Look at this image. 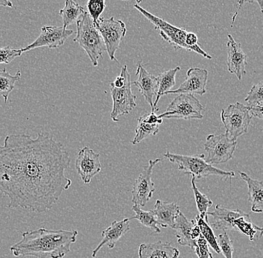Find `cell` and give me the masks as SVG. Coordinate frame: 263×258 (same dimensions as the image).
<instances>
[{
	"mask_svg": "<svg viewBox=\"0 0 263 258\" xmlns=\"http://www.w3.org/2000/svg\"><path fill=\"white\" fill-rule=\"evenodd\" d=\"M164 157L171 163L177 164L181 172L192 175V177H195L196 179L215 175L224 180H231V178L236 176L233 171L221 170L213 167V164L207 163L203 154L184 155L172 153L167 151L164 154Z\"/></svg>",
	"mask_w": 263,
	"mask_h": 258,
	"instance_id": "obj_3",
	"label": "cell"
},
{
	"mask_svg": "<svg viewBox=\"0 0 263 258\" xmlns=\"http://www.w3.org/2000/svg\"><path fill=\"white\" fill-rule=\"evenodd\" d=\"M245 101L248 103V106L263 103V81L253 85Z\"/></svg>",
	"mask_w": 263,
	"mask_h": 258,
	"instance_id": "obj_33",
	"label": "cell"
},
{
	"mask_svg": "<svg viewBox=\"0 0 263 258\" xmlns=\"http://www.w3.org/2000/svg\"><path fill=\"white\" fill-rule=\"evenodd\" d=\"M217 242L224 257L233 258V251H234L233 241L230 239L228 231H223L221 234L218 235L217 237Z\"/></svg>",
	"mask_w": 263,
	"mask_h": 258,
	"instance_id": "obj_31",
	"label": "cell"
},
{
	"mask_svg": "<svg viewBox=\"0 0 263 258\" xmlns=\"http://www.w3.org/2000/svg\"><path fill=\"white\" fill-rule=\"evenodd\" d=\"M246 214V213L241 210L230 209L221 205H217L213 211L207 213L208 216L213 218V221L210 223L212 228L221 231H228L230 229L236 230L235 220Z\"/></svg>",
	"mask_w": 263,
	"mask_h": 258,
	"instance_id": "obj_17",
	"label": "cell"
},
{
	"mask_svg": "<svg viewBox=\"0 0 263 258\" xmlns=\"http://www.w3.org/2000/svg\"><path fill=\"white\" fill-rule=\"evenodd\" d=\"M179 256L180 251L169 242L144 243L139 246V258H178Z\"/></svg>",
	"mask_w": 263,
	"mask_h": 258,
	"instance_id": "obj_19",
	"label": "cell"
},
{
	"mask_svg": "<svg viewBox=\"0 0 263 258\" xmlns=\"http://www.w3.org/2000/svg\"><path fill=\"white\" fill-rule=\"evenodd\" d=\"M238 173L248 185V201L251 204V211L263 214V182L253 179L246 172Z\"/></svg>",
	"mask_w": 263,
	"mask_h": 258,
	"instance_id": "obj_22",
	"label": "cell"
},
{
	"mask_svg": "<svg viewBox=\"0 0 263 258\" xmlns=\"http://www.w3.org/2000/svg\"><path fill=\"white\" fill-rule=\"evenodd\" d=\"M121 1H129V0H121ZM135 1L137 3L138 5H139L140 3H142V0H135Z\"/></svg>",
	"mask_w": 263,
	"mask_h": 258,
	"instance_id": "obj_40",
	"label": "cell"
},
{
	"mask_svg": "<svg viewBox=\"0 0 263 258\" xmlns=\"http://www.w3.org/2000/svg\"><path fill=\"white\" fill-rule=\"evenodd\" d=\"M248 107L251 116H254V117L263 121V103L249 105Z\"/></svg>",
	"mask_w": 263,
	"mask_h": 258,
	"instance_id": "obj_36",
	"label": "cell"
},
{
	"mask_svg": "<svg viewBox=\"0 0 263 258\" xmlns=\"http://www.w3.org/2000/svg\"><path fill=\"white\" fill-rule=\"evenodd\" d=\"M180 70V67L170 69L163 73L159 74L156 77L158 84V91L156 93V100L154 103V108L157 106L161 97L164 96L167 92L172 90L176 85V75Z\"/></svg>",
	"mask_w": 263,
	"mask_h": 258,
	"instance_id": "obj_23",
	"label": "cell"
},
{
	"mask_svg": "<svg viewBox=\"0 0 263 258\" xmlns=\"http://www.w3.org/2000/svg\"><path fill=\"white\" fill-rule=\"evenodd\" d=\"M96 26L104 41L110 59L119 64L115 57V53L127 32L126 24L121 19H115L111 16L109 19L100 18Z\"/></svg>",
	"mask_w": 263,
	"mask_h": 258,
	"instance_id": "obj_8",
	"label": "cell"
},
{
	"mask_svg": "<svg viewBox=\"0 0 263 258\" xmlns=\"http://www.w3.org/2000/svg\"><path fill=\"white\" fill-rule=\"evenodd\" d=\"M22 53L21 49H12L10 46L0 48V64L9 65L16 57L21 56Z\"/></svg>",
	"mask_w": 263,
	"mask_h": 258,
	"instance_id": "obj_34",
	"label": "cell"
},
{
	"mask_svg": "<svg viewBox=\"0 0 263 258\" xmlns=\"http://www.w3.org/2000/svg\"><path fill=\"white\" fill-rule=\"evenodd\" d=\"M210 258H214L213 254H212L211 252H210Z\"/></svg>",
	"mask_w": 263,
	"mask_h": 258,
	"instance_id": "obj_41",
	"label": "cell"
},
{
	"mask_svg": "<svg viewBox=\"0 0 263 258\" xmlns=\"http://www.w3.org/2000/svg\"><path fill=\"white\" fill-rule=\"evenodd\" d=\"M204 107L192 94H178L167 105L165 111L159 115L165 119L201 120Z\"/></svg>",
	"mask_w": 263,
	"mask_h": 258,
	"instance_id": "obj_6",
	"label": "cell"
},
{
	"mask_svg": "<svg viewBox=\"0 0 263 258\" xmlns=\"http://www.w3.org/2000/svg\"><path fill=\"white\" fill-rule=\"evenodd\" d=\"M136 75L138 80L132 82V85H134L139 89L145 100L146 103L152 108V111H159L158 108H154L153 98L156 96L158 91L157 80L155 75H152L143 67L142 63L139 62L137 64V72Z\"/></svg>",
	"mask_w": 263,
	"mask_h": 258,
	"instance_id": "obj_16",
	"label": "cell"
},
{
	"mask_svg": "<svg viewBox=\"0 0 263 258\" xmlns=\"http://www.w3.org/2000/svg\"><path fill=\"white\" fill-rule=\"evenodd\" d=\"M234 225L236 230L248 236L251 241H257L263 235V228L253 224L248 213L235 220Z\"/></svg>",
	"mask_w": 263,
	"mask_h": 258,
	"instance_id": "obj_25",
	"label": "cell"
},
{
	"mask_svg": "<svg viewBox=\"0 0 263 258\" xmlns=\"http://www.w3.org/2000/svg\"><path fill=\"white\" fill-rule=\"evenodd\" d=\"M143 118L144 121L146 123H149V124H159L161 125L163 123V119L160 116H157L156 114V112L154 111H151V113H147L143 115Z\"/></svg>",
	"mask_w": 263,
	"mask_h": 258,
	"instance_id": "obj_37",
	"label": "cell"
},
{
	"mask_svg": "<svg viewBox=\"0 0 263 258\" xmlns=\"http://www.w3.org/2000/svg\"><path fill=\"white\" fill-rule=\"evenodd\" d=\"M159 124H149L144 121L143 116H140L138 119V125L136 128V136L134 139L131 141L133 145H137L140 144L143 140L149 137V136H156L159 133Z\"/></svg>",
	"mask_w": 263,
	"mask_h": 258,
	"instance_id": "obj_29",
	"label": "cell"
},
{
	"mask_svg": "<svg viewBox=\"0 0 263 258\" xmlns=\"http://www.w3.org/2000/svg\"><path fill=\"white\" fill-rule=\"evenodd\" d=\"M159 226L167 227L174 229L176 218L180 212V207L175 202H168L157 200L153 210Z\"/></svg>",
	"mask_w": 263,
	"mask_h": 258,
	"instance_id": "obj_20",
	"label": "cell"
},
{
	"mask_svg": "<svg viewBox=\"0 0 263 258\" xmlns=\"http://www.w3.org/2000/svg\"><path fill=\"white\" fill-rule=\"evenodd\" d=\"M198 258H210L209 244L201 234L196 239V246L194 249Z\"/></svg>",
	"mask_w": 263,
	"mask_h": 258,
	"instance_id": "obj_35",
	"label": "cell"
},
{
	"mask_svg": "<svg viewBox=\"0 0 263 258\" xmlns=\"http://www.w3.org/2000/svg\"><path fill=\"white\" fill-rule=\"evenodd\" d=\"M191 184H192V191H193L194 196H195L199 214L203 216H206L209 208L213 205V202L206 195L202 193L197 188L196 178L195 177H192Z\"/></svg>",
	"mask_w": 263,
	"mask_h": 258,
	"instance_id": "obj_30",
	"label": "cell"
},
{
	"mask_svg": "<svg viewBox=\"0 0 263 258\" xmlns=\"http://www.w3.org/2000/svg\"><path fill=\"white\" fill-rule=\"evenodd\" d=\"M106 7V0H88L87 3L88 14L95 25L98 23L100 16L103 14Z\"/></svg>",
	"mask_w": 263,
	"mask_h": 258,
	"instance_id": "obj_32",
	"label": "cell"
},
{
	"mask_svg": "<svg viewBox=\"0 0 263 258\" xmlns=\"http://www.w3.org/2000/svg\"><path fill=\"white\" fill-rule=\"evenodd\" d=\"M77 230H49L41 228L22 233V239L11 246L15 257L63 258L77 241Z\"/></svg>",
	"mask_w": 263,
	"mask_h": 258,
	"instance_id": "obj_2",
	"label": "cell"
},
{
	"mask_svg": "<svg viewBox=\"0 0 263 258\" xmlns=\"http://www.w3.org/2000/svg\"><path fill=\"white\" fill-rule=\"evenodd\" d=\"M246 3H257V4L259 5V8H260L261 12L263 13V0H238V11L240 9V8L242 7L243 5Z\"/></svg>",
	"mask_w": 263,
	"mask_h": 258,
	"instance_id": "obj_38",
	"label": "cell"
},
{
	"mask_svg": "<svg viewBox=\"0 0 263 258\" xmlns=\"http://www.w3.org/2000/svg\"><path fill=\"white\" fill-rule=\"evenodd\" d=\"M74 33L71 29H67L63 26H43L40 35L37 39L25 48L22 52L32 49L47 47L49 49H57L64 45L65 41Z\"/></svg>",
	"mask_w": 263,
	"mask_h": 258,
	"instance_id": "obj_12",
	"label": "cell"
},
{
	"mask_svg": "<svg viewBox=\"0 0 263 258\" xmlns=\"http://www.w3.org/2000/svg\"><path fill=\"white\" fill-rule=\"evenodd\" d=\"M208 71L199 67H191L187 71L185 81L176 90L167 92L168 94H197L203 96L206 93V84Z\"/></svg>",
	"mask_w": 263,
	"mask_h": 258,
	"instance_id": "obj_14",
	"label": "cell"
},
{
	"mask_svg": "<svg viewBox=\"0 0 263 258\" xmlns=\"http://www.w3.org/2000/svg\"><path fill=\"white\" fill-rule=\"evenodd\" d=\"M237 146V141H232L226 134H210L205 140V161L209 164H223L231 160Z\"/></svg>",
	"mask_w": 263,
	"mask_h": 258,
	"instance_id": "obj_9",
	"label": "cell"
},
{
	"mask_svg": "<svg viewBox=\"0 0 263 258\" xmlns=\"http://www.w3.org/2000/svg\"><path fill=\"white\" fill-rule=\"evenodd\" d=\"M113 107L111 110V120L117 123L120 116L129 114L136 107V96L132 91L131 77L128 78L126 83L121 88L110 86Z\"/></svg>",
	"mask_w": 263,
	"mask_h": 258,
	"instance_id": "obj_11",
	"label": "cell"
},
{
	"mask_svg": "<svg viewBox=\"0 0 263 258\" xmlns=\"http://www.w3.org/2000/svg\"><path fill=\"white\" fill-rule=\"evenodd\" d=\"M21 78V72L20 70L14 75L6 71V68L0 71V96L4 98L5 103H7L8 96L14 90L16 82H19Z\"/></svg>",
	"mask_w": 263,
	"mask_h": 258,
	"instance_id": "obj_28",
	"label": "cell"
},
{
	"mask_svg": "<svg viewBox=\"0 0 263 258\" xmlns=\"http://www.w3.org/2000/svg\"><path fill=\"white\" fill-rule=\"evenodd\" d=\"M85 11L82 6L79 5L76 0H66L65 7L59 11V15L62 16L63 27H68L70 25L77 23Z\"/></svg>",
	"mask_w": 263,
	"mask_h": 258,
	"instance_id": "obj_24",
	"label": "cell"
},
{
	"mask_svg": "<svg viewBox=\"0 0 263 258\" xmlns=\"http://www.w3.org/2000/svg\"><path fill=\"white\" fill-rule=\"evenodd\" d=\"M100 154L93 152L89 146H85L78 152L75 167L82 182L90 184L92 179L102 170Z\"/></svg>",
	"mask_w": 263,
	"mask_h": 258,
	"instance_id": "obj_13",
	"label": "cell"
},
{
	"mask_svg": "<svg viewBox=\"0 0 263 258\" xmlns=\"http://www.w3.org/2000/svg\"><path fill=\"white\" fill-rule=\"evenodd\" d=\"M77 36L73 39L74 42L78 43L86 52L93 67H98L99 60L106 51V45L88 12L85 11L77 21Z\"/></svg>",
	"mask_w": 263,
	"mask_h": 258,
	"instance_id": "obj_4",
	"label": "cell"
},
{
	"mask_svg": "<svg viewBox=\"0 0 263 258\" xmlns=\"http://www.w3.org/2000/svg\"><path fill=\"white\" fill-rule=\"evenodd\" d=\"M70 164L62 143L48 133L9 134L0 145V193L9 208L44 213L71 186L65 175Z\"/></svg>",
	"mask_w": 263,
	"mask_h": 258,
	"instance_id": "obj_1",
	"label": "cell"
},
{
	"mask_svg": "<svg viewBox=\"0 0 263 258\" xmlns=\"http://www.w3.org/2000/svg\"><path fill=\"white\" fill-rule=\"evenodd\" d=\"M162 158H156L155 160H149V163L144 170L141 172L135 183L133 184L132 195V202L134 205L140 207H144L155 192L156 188L154 182L151 180L153 170L156 164L162 162Z\"/></svg>",
	"mask_w": 263,
	"mask_h": 258,
	"instance_id": "obj_10",
	"label": "cell"
},
{
	"mask_svg": "<svg viewBox=\"0 0 263 258\" xmlns=\"http://www.w3.org/2000/svg\"><path fill=\"white\" fill-rule=\"evenodd\" d=\"M134 8H136V10H138L140 13L147 18L151 24L154 25V29L159 32L162 39L171 44L176 50L185 49V50L192 52V49L185 44V38H186L187 33H188L186 30L181 29V28L176 27L167 23V21L154 15L147 10L141 7L139 5H134Z\"/></svg>",
	"mask_w": 263,
	"mask_h": 258,
	"instance_id": "obj_7",
	"label": "cell"
},
{
	"mask_svg": "<svg viewBox=\"0 0 263 258\" xmlns=\"http://www.w3.org/2000/svg\"><path fill=\"white\" fill-rule=\"evenodd\" d=\"M228 42L227 44L228 58L227 65L230 73L235 74L238 80L241 81L242 77L246 74V67L248 56L241 49V44L236 43L233 36L228 34Z\"/></svg>",
	"mask_w": 263,
	"mask_h": 258,
	"instance_id": "obj_15",
	"label": "cell"
},
{
	"mask_svg": "<svg viewBox=\"0 0 263 258\" xmlns=\"http://www.w3.org/2000/svg\"><path fill=\"white\" fill-rule=\"evenodd\" d=\"M130 230V220L124 219L121 221H114L111 226L103 230L101 233L102 241L92 252V257H95L103 246H107L110 249H114L116 243Z\"/></svg>",
	"mask_w": 263,
	"mask_h": 258,
	"instance_id": "obj_18",
	"label": "cell"
},
{
	"mask_svg": "<svg viewBox=\"0 0 263 258\" xmlns=\"http://www.w3.org/2000/svg\"><path fill=\"white\" fill-rule=\"evenodd\" d=\"M195 223L200 228V234L205 238V241L208 243L209 246L213 249L217 254H221L219 246L217 242V237L214 234L212 227L210 226L209 221L208 215L203 216L198 214L195 219Z\"/></svg>",
	"mask_w": 263,
	"mask_h": 258,
	"instance_id": "obj_26",
	"label": "cell"
},
{
	"mask_svg": "<svg viewBox=\"0 0 263 258\" xmlns=\"http://www.w3.org/2000/svg\"><path fill=\"white\" fill-rule=\"evenodd\" d=\"M221 118L226 129V135L232 141H237L238 137L248 132L252 116L248 107L237 102L222 109Z\"/></svg>",
	"mask_w": 263,
	"mask_h": 258,
	"instance_id": "obj_5",
	"label": "cell"
},
{
	"mask_svg": "<svg viewBox=\"0 0 263 258\" xmlns=\"http://www.w3.org/2000/svg\"><path fill=\"white\" fill-rule=\"evenodd\" d=\"M132 210L135 212L136 215L129 218V220H138L141 225L149 228L154 232L157 233V234L161 232L159 223H158L153 210L144 211V210L141 209V207L136 205H133V206L132 207Z\"/></svg>",
	"mask_w": 263,
	"mask_h": 258,
	"instance_id": "obj_27",
	"label": "cell"
},
{
	"mask_svg": "<svg viewBox=\"0 0 263 258\" xmlns=\"http://www.w3.org/2000/svg\"><path fill=\"white\" fill-rule=\"evenodd\" d=\"M195 225V220H189L180 211L176 218L175 226L174 228L177 238V243L182 246H189L192 250L195 249L196 246V240L194 239L192 236V228Z\"/></svg>",
	"mask_w": 263,
	"mask_h": 258,
	"instance_id": "obj_21",
	"label": "cell"
},
{
	"mask_svg": "<svg viewBox=\"0 0 263 258\" xmlns=\"http://www.w3.org/2000/svg\"><path fill=\"white\" fill-rule=\"evenodd\" d=\"M0 6L11 8L13 7V4L10 0H0Z\"/></svg>",
	"mask_w": 263,
	"mask_h": 258,
	"instance_id": "obj_39",
	"label": "cell"
}]
</instances>
